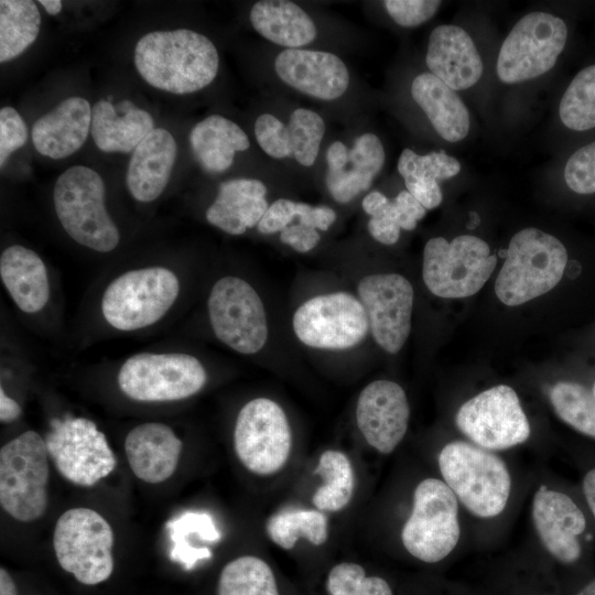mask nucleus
<instances>
[{
	"instance_id": "obj_26",
	"label": "nucleus",
	"mask_w": 595,
	"mask_h": 595,
	"mask_svg": "<svg viewBox=\"0 0 595 595\" xmlns=\"http://www.w3.org/2000/svg\"><path fill=\"white\" fill-rule=\"evenodd\" d=\"M0 278L17 306L24 313L40 312L50 299V282L40 256L21 245L1 252Z\"/></svg>"
},
{
	"instance_id": "obj_3",
	"label": "nucleus",
	"mask_w": 595,
	"mask_h": 595,
	"mask_svg": "<svg viewBox=\"0 0 595 595\" xmlns=\"http://www.w3.org/2000/svg\"><path fill=\"white\" fill-rule=\"evenodd\" d=\"M567 252L554 236L529 227L510 240L495 292L506 305H521L552 290L562 279Z\"/></svg>"
},
{
	"instance_id": "obj_11",
	"label": "nucleus",
	"mask_w": 595,
	"mask_h": 595,
	"mask_svg": "<svg viewBox=\"0 0 595 595\" xmlns=\"http://www.w3.org/2000/svg\"><path fill=\"white\" fill-rule=\"evenodd\" d=\"M117 381L128 398L142 402L187 399L203 389L207 372L194 356L184 353H140L120 367Z\"/></svg>"
},
{
	"instance_id": "obj_38",
	"label": "nucleus",
	"mask_w": 595,
	"mask_h": 595,
	"mask_svg": "<svg viewBox=\"0 0 595 595\" xmlns=\"http://www.w3.org/2000/svg\"><path fill=\"white\" fill-rule=\"evenodd\" d=\"M559 113L563 125L572 130L595 128V65L573 78L562 96Z\"/></svg>"
},
{
	"instance_id": "obj_27",
	"label": "nucleus",
	"mask_w": 595,
	"mask_h": 595,
	"mask_svg": "<svg viewBox=\"0 0 595 595\" xmlns=\"http://www.w3.org/2000/svg\"><path fill=\"white\" fill-rule=\"evenodd\" d=\"M118 113L108 100H98L91 109L90 133L97 148L104 152L129 153L154 130L152 116L144 109L123 101Z\"/></svg>"
},
{
	"instance_id": "obj_18",
	"label": "nucleus",
	"mask_w": 595,
	"mask_h": 595,
	"mask_svg": "<svg viewBox=\"0 0 595 595\" xmlns=\"http://www.w3.org/2000/svg\"><path fill=\"white\" fill-rule=\"evenodd\" d=\"M369 331L375 342L387 353L397 354L411 331L413 288L397 273H377L363 278L357 288Z\"/></svg>"
},
{
	"instance_id": "obj_2",
	"label": "nucleus",
	"mask_w": 595,
	"mask_h": 595,
	"mask_svg": "<svg viewBox=\"0 0 595 595\" xmlns=\"http://www.w3.org/2000/svg\"><path fill=\"white\" fill-rule=\"evenodd\" d=\"M441 478L473 516L496 518L507 508L512 479L505 461L472 442L452 441L437 455Z\"/></svg>"
},
{
	"instance_id": "obj_16",
	"label": "nucleus",
	"mask_w": 595,
	"mask_h": 595,
	"mask_svg": "<svg viewBox=\"0 0 595 595\" xmlns=\"http://www.w3.org/2000/svg\"><path fill=\"white\" fill-rule=\"evenodd\" d=\"M455 424L473 444L491 452L520 445L531 433L520 400L507 385L488 388L465 401Z\"/></svg>"
},
{
	"instance_id": "obj_44",
	"label": "nucleus",
	"mask_w": 595,
	"mask_h": 595,
	"mask_svg": "<svg viewBox=\"0 0 595 595\" xmlns=\"http://www.w3.org/2000/svg\"><path fill=\"white\" fill-rule=\"evenodd\" d=\"M441 1L433 0H387L383 6L391 19L405 28L418 26L430 20Z\"/></svg>"
},
{
	"instance_id": "obj_54",
	"label": "nucleus",
	"mask_w": 595,
	"mask_h": 595,
	"mask_svg": "<svg viewBox=\"0 0 595 595\" xmlns=\"http://www.w3.org/2000/svg\"><path fill=\"white\" fill-rule=\"evenodd\" d=\"M575 595H595V578L583 585Z\"/></svg>"
},
{
	"instance_id": "obj_10",
	"label": "nucleus",
	"mask_w": 595,
	"mask_h": 595,
	"mask_svg": "<svg viewBox=\"0 0 595 595\" xmlns=\"http://www.w3.org/2000/svg\"><path fill=\"white\" fill-rule=\"evenodd\" d=\"M234 451L240 464L251 474L268 477L288 464L293 437L288 416L272 399L260 397L248 401L238 412Z\"/></svg>"
},
{
	"instance_id": "obj_29",
	"label": "nucleus",
	"mask_w": 595,
	"mask_h": 595,
	"mask_svg": "<svg viewBox=\"0 0 595 595\" xmlns=\"http://www.w3.org/2000/svg\"><path fill=\"white\" fill-rule=\"evenodd\" d=\"M250 21L260 35L281 46L296 48L316 37L313 20L292 1H258L251 8Z\"/></svg>"
},
{
	"instance_id": "obj_55",
	"label": "nucleus",
	"mask_w": 595,
	"mask_h": 595,
	"mask_svg": "<svg viewBox=\"0 0 595 595\" xmlns=\"http://www.w3.org/2000/svg\"><path fill=\"white\" fill-rule=\"evenodd\" d=\"M591 390H592V392H593V394H594V397H595V382L593 383V387H592Z\"/></svg>"
},
{
	"instance_id": "obj_5",
	"label": "nucleus",
	"mask_w": 595,
	"mask_h": 595,
	"mask_svg": "<svg viewBox=\"0 0 595 595\" xmlns=\"http://www.w3.org/2000/svg\"><path fill=\"white\" fill-rule=\"evenodd\" d=\"M48 452L45 440L25 431L0 450V505L20 522L41 519L48 506Z\"/></svg>"
},
{
	"instance_id": "obj_30",
	"label": "nucleus",
	"mask_w": 595,
	"mask_h": 595,
	"mask_svg": "<svg viewBox=\"0 0 595 595\" xmlns=\"http://www.w3.org/2000/svg\"><path fill=\"white\" fill-rule=\"evenodd\" d=\"M398 171L407 191L426 209H433L442 203L443 197L439 181L457 175L461 164L444 151L420 155L404 149L398 160Z\"/></svg>"
},
{
	"instance_id": "obj_34",
	"label": "nucleus",
	"mask_w": 595,
	"mask_h": 595,
	"mask_svg": "<svg viewBox=\"0 0 595 595\" xmlns=\"http://www.w3.org/2000/svg\"><path fill=\"white\" fill-rule=\"evenodd\" d=\"M266 532L283 550L293 549L301 539L318 547L328 539V519L317 509H283L268 518Z\"/></svg>"
},
{
	"instance_id": "obj_12",
	"label": "nucleus",
	"mask_w": 595,
	"mask_h": 595,
	"mask_svg": "<svg viewBox=\"0 0 595 595\" xmlns=\"http://www.w3.org/2000/svg\"><path fill=\"white\" fill-rule=\"evenodd\" d=\"M531 517L540 542L555 561L574 566L587 556L595 523L582 495L541 485L532 498Z\"/></svg>"
},
{
	"instance_id": "obj_17",
	"label": "nucleus",
	"mask_w": 595,
	"mask_h": 595,
	"mask_svg": "<svg viewBox=\"0 0 595 595\" xmlns=\"http://www.w3.org/2000/svg\"><path fill=\"white\" fill-rule=\"evenodd\" d=\"M293 331L304 345L340 350L363 342L369 321L360 300L347 292L314 296L293 315Z\"/></svg>"
},
{
	"instance_id": "obj_15",
	"label": "nucleus",
	"mask_w": 595,
	"mask_h": 595,
	"mask_svg": "<svg viewBox=\"0 0 595 595\" xmlns=\"http://www.w3.org/2000/svg\"><path fill=\"white\" fill-rule=\"evenodd\" d=\"M215 336L229 348L252 355L268 339V321L257 291L244 279L224 277L213 285L207 300Z\"/></svg>"
},
{
	"instance_id": "obj_13",
	"label": "nucleus",
	"mask_w": 595,
	"mask_h": 595,
	"mask_svg": "<svg viewBox=\"0 0 595 595\" xmlns=\"http://www.w3.org/2000/svg\"><path fill=\"white\" fill-rule=\"evenodd\" d=\"M567 37L565 22L547 12L522 17L501 44L497 75L506 84L533 79L549 72Z\"/></svg>"
},
{
	"instance_id": "obj_4",
	"label": "nucleus",
	"mask_w": 595,
	"mask_h": 595,
	"mask_svg": "<svg viewBox=\"0 0 595 595\" xmlns=\"http://www.w3.org/2000/svg\"><path fill=\"white\" fill-rule=\"evenodd\" d=\"M56 216L77 244L98 252H110L120 234L105 206L101 176L84 165H74L56 180L53 191Z\"/></svg>"
},
{
	"instance_id": "obj_7",
	"label": "nucleus",
	"mask_w": 595,
	"mask_h": 595,
	"mask_svg": "<svg viewBox=\"0 0 595 595\" xmlns=\"http://www.w3.org/2000/svg\"><path fill=\"white\" fill-rule=\"evenodd\" d=\"M178 292V278L169 268L130 270L106 288L101 298V313L115 329H141L160 321L176 301Z\"/></svg>"
},
{
	"instance_id": "obj_14",
	"label": "nucleus",
	"mask_w": 595,
	"mask_h": 595,
	"mask_svg": "<svg viewBox=\"0 0 595 595\" xmlns=\"http://www.w3.org/2000/svg\"><path fill=\"white\" fill-rule=\"evenodd\" d=\"M50 425L44 439L47 452L66 480L91 487L112 473L116 455L93 421L67 415L51 420Z\"/></svg>"
},
{
	"instance_id": "obj_31",
	"label": "nucleus",
	"mask_w": 595,
	"mask_h": 595,
	"mask_svg": "<svg viewBox=\"0 0 595 595\" xmlns=\"http://www.w3.org/2000/svg\"><path fill=\"white\" fill-rule=\"evenodd\" d=\"M190 142L199 163L214 173L229 169L235 153L250 145L245 131L219 115L209 116L195 125L190 133Z\"/></svg>"
},
{
	"instance_id": "obj_6",
	"label": "nucleus",
	"mask_w": 595,
	"mask_h": 595,
	"mask_svg": "<svg viewBox=\"0 0 595 595\" xmlns=\"http://www.w3.org/2000/svg\"><path fill=\"white\" fill-rule=\"evenodd\" d=\"M461 537L459 502L442 478L420 480L400 538L405 551L424 563H437L456 548Z\"/></svg>"
},
{
	"instance_id": "obj_24",
	"label": "nucleus",
	"mask_w": 595,
	"mask_h": 595,
	"mask_svg": "<svg viewBox=\"0 0 595 595\" xmlns=\"http://www.w3.org/2000/svg\"><path fill=\"white\" fill-rule=\"evenodd\" d=\"M176 152L173 136L163 128H155L138 144L126 174L128 191L136 201L150 203L163 193Z\"/></svg>"
},
{
	"instance_id": "obj_35",
	"label": "nucleus",
	"mask_w": 595,
	"mask_h": 595,
	"mask_svg": "<svg viewBox=\"0 0 595 595\" xmlns=\"http://www.w3.org/2000/svg\"><path fill=\"white\" fill-rule=\"evenodd\" d=\"M41 13L31 0L0 1V62L21 55L36 40Z\"/></svg>"
},
{
	"instance_id": "obj_43",
	"label": "nucleus",
	"mask_w": 595,
	"mask_h": 595,
	"mask_svg": "<svg viewBox=\"0 0 595 595\" xmlns=\"http://www.w3.org/2000/svg\"><path fill=\"white\" fill-rule=\"evenodd\" d=\"M165 527L173 543L185 541L192 534H197L202 540L210 542H215L220 538L212 517L204 512H185L170 520Z\"/></svg>"
},
{
	"instance_id": "obj_1",
	"label": "nucleus",
	"mask_w": 595,
	"mask_h": 595,
	"mask_svg": "<svg viewBox=\"0 0 595 595\" xmlns=\"http://www.w3.org/2000/svg\"><path fill=\"white\" fill-rule=\"evenodd\" d=\"M133 58L149 85L175 95L205 88L215 79L219 66L214 43L187 29L147 33L137 42Z\"/></svg>"
},
{
	"instance_id": "obj_8",
	"label": "nucleus",
	"mask_w": 595,
	"mask_h": 595,
	"mask_svg": "<svg viewBox=\"0 0 595 595\" xmlns=\"http://www.w3.org/2000/svg\"><path fill=\"white\" fill-rule=\"evenodd\" d=\"M113 531L96 510L77 507L64 511L53 533V548L61 567L79 583L96 585L113 571Z\"/></svg>"
},
{
	"instance_id": "obj_36",
	"label": "nucleus",
	"mask_w": 595,
	"mask_h": 595,
	"mask_svg": "<svg viewBox=\"0 0 595 595\" xmlns=\"http://www.w3.org/2000/svg\"><path fill=\"white\" fill-rule=\"evenodd\" d=\"M217 595H280L270 565L256 555H240L221 569Z\"/></svg>"
},
{
	"instance_id": "obj_53",
	"label": "nucleus",
	"mask_w": 595,
	"mask_h": 595,
	"mask_svg": "<svg viewBox=\"0 0 595 595\" xmlns=\"http://www.w3.org/2000/svg\"><path fill=\"white\" fill-rule=\"evenodd\" d=\"M40 4L52 15L58 14L62 10V1L60 0H40Z\"/></svg>"
},
{
	"instance_id": "obj_46",
	"label": "nucleus",
	"mask_w": 595,
	"mask_h": 595,
	"mask_svg": "<svg viewBox=\"0 0 595 595\" xmlns=\"http://www.w3.org/2000/svg\"><path fill=\"white\" fill-rule=\"evenodd\" d=\"M299 203L280 198L273 202L257 225L261 234L269 235L282 231L298 217Z\"/></svg>"
},
{
	"instance_id": "obj_28",
	"label": "nucleus",
	"mask_w": 595,
	"mask_h": 595,
	"mask_svg": "<svg viewBox=\"0 0 595 595\" xmlns=\"http://www.w3.org/2000/svg\"><path fill=\"white\" fill-rule=\"evenodd\" d=\"M414 101L435 131L448 142L463 140L469 130V115L455 90L431 73L418 75L411 85Z\"/></svg>"
},
{
	"instance_id": "obj_20",
	"label": "nucleus",
	"mask_w": 595,
	"mask_h": 595,
	"mask_svg": "<svg viewBox=\"0 0 595 595\" xmlns=\"http://www.w3.org/2000/svg\"><path fill=\"white\" fill-rule=\"evenodd\" d=\"M274 68L289 86L323 100L340 97L349 84L346 65L329 52L288 48L275 57Z\"/></svg>"
},
{
	"instance_id": "obj_32",
	"label": "nucleus",
	"mask_w": 595,
	"mask_h": 595,
	"mask_svg": "<svg viewBox=\"0 0 595 595\" xmlns=\"http://www.w3.org/2000/svg\"><path fill=\"white\" fill-rule=\"evenodd\" d=\"M383 163L385 150L379 138L374 133L361 134L349 150L347 164L351 167L327 172L326 186L329 194L338 203L351 201L370 187Z\"/></svg>"
},
{
	"instance_id": "obj_21",
	"label": "nucleus",
	"mask_w": 595,
	"mask_h": 595,
	"mask_svg": "<svg viewBox=\"0 0 595 595\" xmlns=\"http://www.w3.org/2000/svg\"><path fill=\"white\" fill-rule=\"evenodd\" d=\"M425 62L430 73L455 91L474 86L484 69L480 55L469 34L453 24H442L433 29Z\"/></svg>"
},
{
	"instance_id": "obj_45",
	"label": "nucleus",
	"mask_w": 595,
	"mask_h": 595,
	"mask_svg": "<svg viewBox=\"0 0 595 595\" xmlns=\"http://www.w3.org/2000/svg\"><path fill=\"white\" fill-rule=\"evenodd\" d=\"M28 139V127L20 113L12 107L0 110V166L12 152L23 147Z\"/></svg>"
},
{
	"instance_id": "obj_37",
	"label": "nucleus",
	"mask_w": 595,
	"mask_h": 595,
	"mask_svg": "<svg viewBox=\"0 0 595 595\" xmlns=\"http://www.w3.org/2000/svg\"><path fill=\"white\" fill-rule=\"evenodd\" d=\"M426 208L408 191H401L392 201L389 198L370 217L368 231L383 245H393L400 237V229L413 230L424 217Z\"/></svg>"
},
{
	"instance_id": "obj_52",
	"label": "nucleus",
	"mask_w": 595,
	"mask_h": 595,
	"mask_svg": "<svg viewBox=\"0 0 595 595\" xmlns=\"http://www.w3.org/2000/svg\"><path fill=\"white\" fill-rule=\"evenodd\" d=\"M0 595H18L17 586L4 567L0 569Z\"/></svg>"
},
{
	"instance_id": "obj_33",
	"label": "nucleus",
	"mask_w": 595,
	"mask_h": 595,
	"mask_svg": "<svg viewBox=\"0 0 595 595\" xmlns=\"http://www.w3.org/2000/svg\"><path fill=\"white\" fill-rule=\"evenodd\" d=\"M314 473L323 479L312 496L314 508L323 512L345 509L355 490V473L349 457L339 450H325L318 457Z\"/></svg>"
},
{
	"instance_id": "obj_40",
	"label": "nucleus",
	"mask_w": 595,
	"mask_h": 595,
	"mask_svg": "<svg viewBox=\"0 0 595 595\" xmlns=\"http://www.w3.org/2000/svg\"><path fill=\"white\" fill-rule=\"evenodd\" d=\"M326 589L329 595H393L389 583L380 576L366 575L355 562H340L328 572Z\"/></svg>"
},
{
	"instance_id": "obj_41",
	"label": "nucleus",
	"mask_w": 595,
	"mask_h": 595,
	"mask_svg": "<svg viewBox=\"0 0 595 595\" xmlns=\"http://www.w3.org/2000/svg\"><path fill=\"white\" fill-rule=\"evenodd\" d=\"M564 180L575 193H595V142L580 148L569 158Z\"/></svg>"
},
{
	"instance_id": "obj_23",
	"label": "nucleus",
	"mask_w": 595,
	"mask_h": 595,
	"mask_svg": "<svg viewBox=\"0 0 595 595\" xmlns=\"http://www.w3.org/2000/svg\"><path fill=\"white\" fill-rule=\"evenodd\" d=\"M90 127L89 101L69 97L35 121L32 142L40 154L54 160L64 159L82 148Z\"/></svg>"
},
{
	"instance_id": "obj_25",
	"label": "nucleus",
	"mask_w": 595,
	"mask_h": 595,
	"mask_svg": "<svg viewBox=\"0 0 595 595\" xmlns=\"http://www.w3.org/2000/svg\"><path fill=\"white\" fill-rule=\"evenodd\" d=\"M266 185L255 178H234L219 185L214 203L206 210V219L230 235H241L257 226L267 209Z\"/></svg>"
},
{
	"instance_id": "obj_39",
	"label": "nucleus",
	"mask_w": 595,
	"mask_h": 595,
	"mask_svg": "<svg viewBox=\"0 0 595 595\" xmlns=\"http://www.w3.org/2000/svg\"><path fill=\"white\" fill-rule=\"evenodd\" d=\"M291 154L304 166L314 164L325 133L323 118L305 108L295 109L288 125Z\"/></svg>"
},
{
	"instance_id": "obj_22",
	"label": "nucleus",
	"mask_w": 595,
	"mask_h": 595,
	"mask_svg": "<svg viewBox=\"0 0 595 595\" xmlns=\"http://www.w3.org/2000/svg\"><path fill=\"white\" fill-rule=\"evenodd\" d=\"M182 450V440L161 422L141 423L125 440V453L132 473L148 484L167 480L177 468Z\"/></svg>"
},
{
	"instance_id": "obj_49",
	"label": "nucleus",
	"mask_w": 595,
	"mask_h": 595,
	"mask_svg": "<svg viewBox=\"0 0 595 595\" xmlns=\"http://www.w3.org/2000/svg\"><path fill=\"white\" fill-rule=\"evenodd\" d=\"M583 464L581 495L595 523V455Z\"/></svg>"
},
{
	"instance_id": "obj_19",
	"label": "nucleus",
	"mask_w": 595,
	"mask_h": 595,
	"mask_svg": "<svg viewBox=\"0 0 595 595\" xmlns=\"http://www.w3.org/2000/svg\"><path fill=\"white\" fill-rule=\"evenodd\" d=\"M355 416L367 444L382 455L391 454L409 426L410 405L403 388L385 379L368 383L358 396Z\"/></svg>"
},
{
	"instance_id": "obj_50",
	"label": "nucleus",
	"mask_w": 595,
	"mask_h": 595,
	"mask_svg": "<svg viewBox=\"0 0 595 595\" xmlns=\"http://www.w3.org/2000/svg\"><path fill=\"white\" fill-rule=\"evenodd\" d=\"M349 159V149L340 141L329 145L326 152L328 171H338L346 166Z\"/></svg>"
},
{
	"instance_id": "obj_9",
	"label": "nucleus",
	"mask_w": 595,
	"mask_h": 595,
	"mask_svg": "<svg viewBox=\"0 0 595 595\" xmlns=\"http://www.w3.org/2000/svg\"><path fill=\"white\" fill-rule=\"evenodd\" d=\"M496 264L488 244L478 237L461 235L451 241L435 237L423 250L422 278L436 296L467 298L484 286Z\"/></svg>"
},
{
	"instance_id": "obj_47",
	"label": "nucleus",
	"mask_w": 595,
	"mask_h": 595,
	"mask_svg": "<svg viewBox=\"0 0 595 595\" xmlns=\"http://www.w3.org/2000/svg\"><path fill=\"white\" fill-rule=\"evenodd\" d=\"M321 239L317 230L303 224L289 225L280 232V240L299 252H307L316 247Z\"/></svg>"
},
{
	"instance_id": "obj_42",
	"label": "nucleus",
	"mask_w": 595,
	"mask_h": 595,
	"mask_svg": "<svg viewBox=\"0 0 595 595\" xmlns=\"http://www.w3.org/2000/svg\"><path fill=\"white\" fill-rule=\"evenodd\" d=\"M255 136L260 148L274 159L291 155L288 127L270 113L259 116L255 122Z\"/></svg>"
},
{
	"instance_id": "obj_51",
	"label": "nucleus",
	"mask_w": 595,
	"mask_h": 595,
	"mask_svg": "<svg viewBox=\"0 0 595 595\" xmlns=\"http://www.w3.org/2000/svg\"><path fill=\"white\" fill-rule=\"evenodd\" d=\"M22 413L19 403L0 389V421L10 423L15 421Z\"/></svg>"
},
{
	"instance_id": "obj_48",
	"label": "nucleus",
	"mask_w": 595,
	"mask_h": 595,
	"mask_svg": "<svg viewBox=\"0 0 595 595\" xmlns=\"http://www.w3.org/2000/svg\"><path fill=\"white\" fill-rule=\"evenodd\" d=\"M299 223L326 231L336 219V213L328 206H311L299 203Z\"/></svg>"
}]
</instances>
